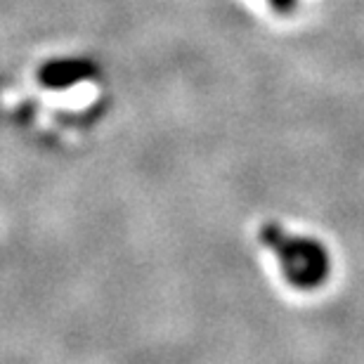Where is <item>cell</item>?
<instances>
[{
	"instance_id": "6da1fadb",
	"label": "cell",
	"mask_w": 364,
	"mask_h": 364,
	"mask_svg": "<svg viewBox=\"0 0 364 364\" xmlns=\"http://www.w3.org/2000/svg\"><path fill=\"white\" fill-rule=\"evenodd\" d=\"M260 237L265 239V246H270L277 253L289 284L301 289H312L322 284L326 272H329V260L317 242L289 237L279 228H265Z\"/></svg>"
},
{
	"instance_id": "7a4b0ae2",
	"label": "cell",
	"mask_w": 364,
	"mask_h": 364,
	"mask_svg": "<svg viewBox=\"0 0 364 364\" xmlns=\"http://www.w3.org/2000/svg\"><path fill=\"white\" fill-rule=\"evenodd\" d=\"M274 10H279V12H289L291 7L296 5V0H270Z\"/></svg>"
}]
</instances>
